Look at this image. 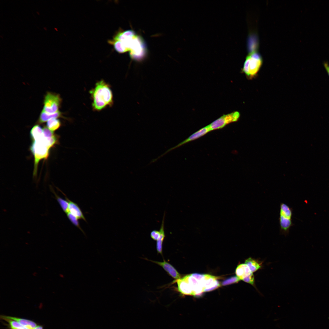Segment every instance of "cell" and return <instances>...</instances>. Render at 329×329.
<instances>
[{"label":"cell","instance_id":"6da1fadb","mask_svg":"<svg viewBox=\"0 0 329 329\" xmlns=\"http://www.w3.org/2000/svg\"><path fill=\"white\" fill-rule=\"evenodd\" d=\"M93 109L100 111L113 104V95L110 85L102 80L98 81L89 91Z\"/></svg>","mask_w":329,"mask_h":329},{"label":"cell","instance_id":"7a4b0ae2","mask_svg":"<svg viewBox=\"0 0 329 329\" xmlns=\"http://www.w3.org/2000/svg\"><path fill=\"white\" fill-rule=\"evenodd\" d=\"M263 63L260 55L253 51L246 57L244 63L242 71L249 79H252L257 75Z\"/></svg>","mask_w":329,"mask_h":329},{"label":"cell","instance_id":"3957f363","mask_svg":"<svg viewBox=\"0 0 329 329\" xmlns=\"http://www.w3.org/2000/svg\"><path fill=\"white\" fill-rule=\"evenodd\" d=\"M292 210L285 203H281L280 204L279 222L281 234L287 235L290 228L293 226L292 222Z\"/></svg>","mask_w":329,"mask_h":329},{"label":"cell","instance_id":"277c9868","mask_svg":"<svg viewBox=\"0 0 329 329\" xmlns=\"http://www.w3.org/2000/svg\"><path fill=\"white\" fill-rule=\"evenodd\" d=\"M43 137L39 140L32 141L30 147V150L34 159V175L36 174L38 164L39 161L43 159H46L49 156L50 148L44 143L43 140Z\"/></svg>","mask_w":329,"mask_h":329},{"label":"cell","instance_id":"5b68a950","mask_svg":"<svg viewBox=\"0 0 329 329\" xmlns=\"http://www.w3.org/2000/svg\"><path fill=\"white\" fill-rule=\"evenodd\" d=\"M62 99L60 95L51 92H47L44 96L42 111L48 114H53L59 111Z\"/></svg>","mask_w":329,"mask_h":329},{"label":"cell","instance_id":"8992f818","mask_svg":"<svg viewBox=\"0 0 329 329\" xmlns=\"http://www.w3.org/2000/svg\"><path fill=\"white\" fill-rule=\"evenodd\" d=\"M129 55L131 58L140 62L144 57L146 48L143 41L140 37L136 35L133 38L129 48Z\"/></svg>","mask_w":329,"mask_h":329},{"label":"cell","instance_id":"52a82bcc","mask_svg":"<svg viewBox=\"0 0 329 329\" xmlns=\"http://www.w3.org/2000/svg\"><path fill=\"white\" fill-rule=\"evenodd\" d=\"M240 116L237 111L224 115L208 125L210 131L222 128L230 123L237 121Z\"/></svg>","mask_w":329,"mask_h":329},{"label":"cell","instance_id":"ba28073f","mask_svg":"<svg viewBox=\"0 0 329 329\" xmlns=\"http://www.w3.org/2000/svg\"><path fill=\"white\" fill-rule=\"evenodd\" d=\"M209 126H208L203 128L201 129L199 131L194 133L188 138L186 139L185 140L179 143L177 145L175 146H174L170 149H168L167 150L165 151L164 153L162 154L160 156H159L157 157L156 158H154V160L155 161H156L158 159H160L161 157L164 156L165 155L169 153V152L177 148L180 147L181 146L184 145V144L189 142L195 139L198 138H199L203 136L208 132L210 131Z\"/></svg>","mask_w":329,"mask_h":329},{"label":"cell","instance_id":"9c48e42d","mask_svg":"<svg viewBox=\"0 0 329 329\" xmlns=\"http://www.w3.org/2000/svg\"><path fill=\"white\" fill-rule=\"evenodd\" d=\"M182 278L190 285L193 291V295H200L203 292V288L202 282L193 277L191 274L187 275Z\"/></svg>","mask_w":329,"mask_h":329},{"label":"cell","instance_id":"30bf717a","mask_svg":"<svg viewBox=\"0 0 329 329\" xmlns=\"http://www.w3.org/2000/svg\"><path fill=\"white\" fill-rule=\"evenodd\" d=\"M202 283L203 288V292L214 290L220 285L216 277L208 274H205L204 278L202 281Z\"/></svg>","mask_w":329,"mask_h":329},{"label":"cell","instance_id":"8fae6325","mask_svg":"<svg viewBox=\"0 0 329 329\" xmlns=\"http://www.w3.org/2000/svg\"><path fill=\"white\" fill-rule=\"evenodd\" d=\"M161 266L169 275L177 280L181 278L180 274L174 267L164 260L163 262L150 260Z\"/></svg>","mask_w":329,"mask_h":329},{"label":"cell","instance_id":"7c38bea8","mask_svg":"<svg viewBox=\"0 0 329 329\" xmlns=\"http://www.w3.org/2000/svg\"><path fill=\"white\" fill-rule=\"evenodd\" d=\"M65 199L69 202V211L78 219H82L87 221L80 207L76 203L70 200L67 197Z\"/></svg>","mask_w":329,"mask_h":329},{"label":"cell","instance_id":"4fadbf2b","mask_svg":"<svg viewBox=\"0 0 329 329\" xmlns=\"http://www.w3.org/2000/svg\"><path fill=\"white\" fill-rule=\"evenodd\" d=\"M0 317L16 320L28 329H33L38 325L34 322L28 319L4 315H1Z\"/></svg>","mask_w":329,"mask_h":329},{"label":"cell","instance_id":"5bb4252c","mask_svg":"<svg viewBox=\"0 0 329 329\" xmlns=\"http://www.w3.org/2000/svg\"><path fill=\"white\" fill-rule=\"evenodd\" d=\"M179 291L183 295H193V291L188 283L182 278L177 280Z\"/></svg>","mask_w":329,"mask_h":329},{"label":"cell","instance_id":"9a60e30c","mask_svg":"<svg viewBox=\"0 0 329 329\" xmlns=\"http://www.w3.org/2000/svg\"><path fill=\"white\" fill-rule=\"evenodd\" d=\"M235 273L236 276L240 280H242L244 278L253 273L251 271L246 264H242L237 267Z\"/></svg>","mask_w":329,"mask_h":329},{"label":"cell","instance_id":"2e32d148","mask_svg":"<svg viewBox=\"0 0 329 329\" xmlns=\"http://www.w3.org/2000/svg\"><path fill=\"white\" fill-rule=\"evenodd\" d=\"M58 118H65L63 116L62 113L59 111L53 114H50L42 111L39 115L38 122L39 123H42L51 119H57Z\"/></svg>","mask_w":329,"mask_h":329},{"label":"cell","instance_id":"e0dca14e","mask_svg":"<svg viewBox=\"0 0 329 329\" xmlns=\"http://www.w3.org/2000/svg\"><path fill=\"white\" fill-rule=\"evenodd\" d=\"M30 134L32 141L39 140L44 136L43 129L39 125L36 124L31 129Z\"/></svg>","mask_w":329,"mask_h":329},{"label":"cell","instance_id":"ac0fdd59","mask_svg":"<svg viewBox=\"0 0 329 329\" xmlns=\"http://www.w3.org/2000/svg\"><path fill=\"white\" fill-rule=\"evenodd\" d=\"M164 214L161 225L159 230L161 232L160 236L158 240L157 241L156 243V249L157 252L158 253L161 255L162 253L163 243L165 237L164 226Z\"/></svg>","mask_w":329,"mask_h":329},{"label":"cell","instance_id":"d6986e66","mask_svg":"<svg viewBox=\"0 0 329 329\" xmlns=\"http://www.w3.org/2000/svg\"><path fill=\"white\" fill-rule=\"evenodd\" d=\"M245 264L247 265L252 273L258 271L262 267L261 263L251 257H249L246 259L245 261Z\"/></svg>","mask_w":329,"mask_h":329},{"label":"cell","instance_id":"ffe728a7","mask_svg":"<svg viewBox=\"0 0 329 329\" xmlns=\"http://www.w3.org/2000/svg\"><path fill=\"white\" fill-rule=\"evenodd\" d=\"M108 42L110 44H112L115 49L119 53H124L129 51L123 43L120 41L113 39L109 40Z\"/></svg>","mask_w":329,"mask_h":329},{"label":"cell","instance_id":"44dd1931","mask_svg":"<svg viewBox=\"0 0 329 329\" xmlns=\"http://www.w3.org/2000/svg\"><path fill=\"white\" fill-rule=\"evenodd\" d=\"M61 125L60 120L57 118L51 119L47 121L46 127L52 131L58 129Z\"/></svg>","mask_w":329,"mask_h":329},{"label":"cell","instance_id":"7402d4cb","mask_svg":"<svg viewBox=\"0 0 329 329\" xmlns=\"http://www.w3.org/2000/svg\"><path fill=\"white\" fill-rule=\"evenodd\" d=\"M56 197L57 200L64 212L66 214L69 212L68 209L69 202L68 200L66 199L65 200H64L57 195H56Z\"/></svg>","mask_w":329,"mask_h":329},{"label":"cell","instance_id":"603a6c76","mask_svg":"<svg viewBox=\"0 0 329 329\" xmlns=\"http://www.w3.org/2000/svg\"><path fill=\"white\" fill-rule=\"evenodd\" d=\"M66 214L68 218L73 224L79 228L82 232L84 233V232L80 225L78 221L79 219L69 212H68Z\"/></svg>","mask_w":329,"mask_h":329},{"label":"cell","instance_id":"cb8c5ba5","mask_svg":"<svg viewBox=\"0 0 329 329\" xmlns=\"http://www.w3.org/2000/svg\"><path fill=\"white\" fill-rule=\"evenodd\" d=\"M240 280L236 276L232 277L223 281L221 285L223 286L238 282Z\"/></svg>","mask_w":329,"mask_h":329},{"label":"cell","instance_id":"d4e9b609","mask_svg":"<svg viewBox=\"0 0 329 329\" xmlns=\"http://www.w3.org/2000/svg\"><path fill=\"white\" fill-rule=\"evenodd\" d=\"M242 280L256 288L254 277L253 273L244 278Z\"/></svg>","mask_w":329,"mask_h":329},{"label":"cell","instance_id":"484cf974","mask_svg":"<svg viewBox=\"0 0 329 329\" xmlns=\"http://www.w3.org/2000/svg\"><path fill=\"white\" fill-rule=\"evenodd\" d=\"M161 235L160 230H154L150 233V236L152 239L154 240L157 241Z\"/></svg>","mask_w":329,"mask_h":329},{"label":"cell","instance_id":"4316f807","mask_svg":"<svg viewBox=\"0 0 329 329\" xmlns=\"http://www.w3.org/2000/svg\"><path fill=\"white\" fill-rule=\"evenodd\" d=\"M192 275L200 281H202L203 279L205 274H200L197 273H193L191 274Z\"/></svg>","mask_w":329,"mask_h":329},{"label":"cell","instance_id":"83f0119b","mask_svg":"<svg viewBox=\"0 0 329 329\" xmlns=\"http://www.w3.org/2000/svg\"><path fill=\"white\" fill-rule=\"evenodd\" d=\"M324 67L326 69L328 74L329 75V65L327 62H324Z\"/></svg>","mask_w":329,"mask_h":329},{"label":"cell","instance_id":"f1b7e54d","mask_svg":"<svg viewBox=\"0 0 329 329\" xmlns=\"http://www.w3.org/2000/svg\"><path fill=\"white\" fill-rule=\"evenodd\" d=\"M33 329H43V328L42 326L38 325L36 327Z\"/></svg>","mask_w":329,"mask_h":329},{"label":"cell","instance_id":"f546056e","mask_svg":"<svg viewBox=\"0 0 329 329\" xmlns=\"http://www.w3.org/2000/svg\"><path fill=\"white\" fill-rule=\"evenodd\" d=\"M33 276H36L37 275V273L36 272H34L33 273Z\"/></svg>","mask_w":329,"mask_h":329},{"label":"cell","instance_id":"4dcf8cb0","mask_svg":"<svg viewBox=\"0 0 329 329\" xmlns=\"http://www.w3.org/2000/svg\"><path fill=\"white\" fill-rule=\"evenodd\" d=\"M59 276H60V277H62H62H63V275H62V274H59Z\"/></svg>","mask_w":329,"mask_h":329},{"label":"cell","instance_id":"1f68e13d","mask_svg":"<svg viewBox=\"0 0 329 329\" xmlns=\"http://www.w3.org/2000/svg\"><path fill=\"white\" fill-rule=\"evenodd\" d=\"M55 30H57V28H55Z\"/></svg>","mask_w":329,"mask_h":329}]
</instances>
